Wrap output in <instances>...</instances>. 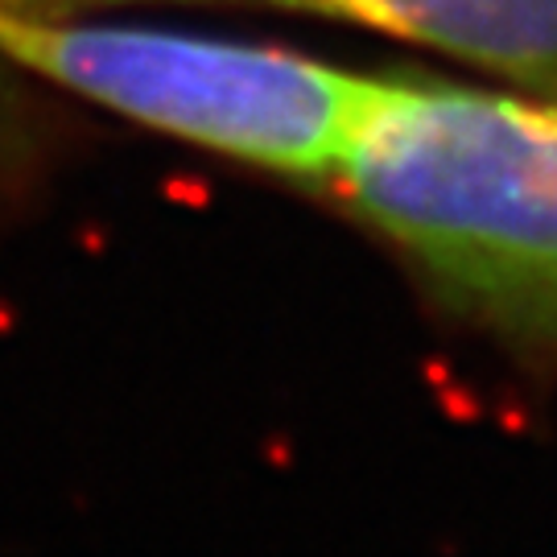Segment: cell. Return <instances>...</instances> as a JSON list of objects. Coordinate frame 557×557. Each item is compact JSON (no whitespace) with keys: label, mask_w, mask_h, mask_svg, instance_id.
<instances>
[{"label":"cell","mask_w":557,"mask_h":557,"mask_svg":"<svg viewBox=\"0 0 557 557\" xmlns=\"http://www.w3.org/2000/svg\"><path fill=\"white\" fill-rule=\"evenodd\" d=\"M418 41L499 75L524 96L557 100V0H285Z\"/></svg>","instance_id":"obj_3"},{"label":"cell","mask_w":557,"mask_h":557,"mask_svg":"<svg viewBox=\"0 0 557 557\" xmlns=\"http://www.w3.org/2000/svg\"><path fill=\"white\" fill-rule=\"evenodd\" d=\"M331 182L450 314L557 359V100L376 79Z\"/></svg>","instance_id":"obj_1"},{"label":"cell","mask_w":557,"mask_h":557,"mask_svg":"<svg viewBox=\"0 0 557 557\" xmlns=\"http://www.w3.org/2000/svg\"><path fill=\"white\" fill-rule=\"evenodd\" d=\"M83 4H112V0H0V13L4 17H62ZM269 4H285V0H269Z\"/></svg>","instance_id":"obj_4"},{"label":"cell","mask_w":557,"mask_h":557,"mask_svg":"<svg viewBox=\"0 0 557 557\" xmlns=\"http://www.w3.org/2000/svg\"><path fill=\"white\" fill-rule=\"evenodd\" d=\"M0 50L165 137L326 182L376 83L273 46L59 17L0 13Z\"/></svg>","instance_id":"obj_2"}]
</instances>
